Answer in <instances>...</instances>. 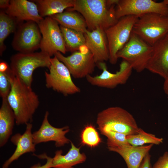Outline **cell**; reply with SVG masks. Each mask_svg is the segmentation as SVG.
I'll return each mask as SVG.
<instances>
[{"mask_svg": "<svg viewBox=\"0 0 168 168\" xmlns=\"http://www.w3.org/2000/svg\"><path fill=\"white\" fill-rule=\"evenodd\" d=\"M7 100L14 113L17 125L32 122L40 101L38 96L33 91L31 87L14 77Z\"/></svg>", "mask_w": 168, "mask_h": 168, "instance_id": "1", "label": "cell"}, {"mask_svg": "<svg viewBox=\"0 0 168 168\" xmlns=\"http://www.w3.org/2000/svg\"><path fill=\"white\" fill-rule=\"evenodd\" d=\"M116 6L108 7L105 0H74L73 7L67 10L81 13L88 30L98 28L105 30L118 21L115 16Z\"/></svg>", "mask_w": 168, "mask_h": 168, "instance_id": "2", "label": "cell"}, {"mask_svg": "<svg viewBox=\"0 0 168 168\" xmlns=\"http://www.w3.org/2000/svg\"><path fill=\"white\" fill-rule=\"evenodd\" d=\"M96 123L101 133L113 131L128 135L137 134L141 129L132 115L119 106L109 107L100 112Z\"/></svg>", "mask_w": 168, "mask_h": 168, "instance_id": "3", "label": "cell"}, {"mask_svg": "<svg viewBox=\"0 0 168 168\" xmlns=\"http://www.w3.org/2000/svg\"><path fill=\"white\" fill-rule=\"evenodd\" d=\"M50 57L42 51L18 53L10 58V67L14 76L26 85L31 87L34 70L40 67L49 69Z\"/></svg>", "mask_w": 168, "mask_h": 168, "instance_id": "4", "label": "cell"}, {"mask_svg": "<svg viewBox=\"0 0 168 168\" xmlns=\"http://www.w3.org/2000/svg\"><path fill=\"white\" fill-rule=\"evenodd\" d=\"M153 50V46L132 32L129 40L117 56L127 62L133 69L140 72L147 69Z\"/></svg>", "mask_w": 168, "mask_h": 168, "instance_id": "5", "label": "cell"}, {"mask_svg": "<svg viewBox=\"0 0 168 168\" xmlns=\"http://www.w3.org/2000/svg\"><path fill=\"white\" fill-rule=\"evenodd\" d=\"M132 32L153 46L168 33V16L150 13L138 17Z\"/></svg>", "mask_w": 168, "mask_h": 168, "instance_id": "6", "label": "cell"}, {"mask_svg": "<svg viewBox=\"0 0 168 168\" xmlns=\"http://www.w3.org/2000/svg\"><path fill=\"white\" fill-rule=\"evenodd\" d=\"M138 18L132 15L124 16L105 30L109 46V61L111 64L117 63L118 58L117 54L129 40Z\"/></svg>", "mask_w": 168, "mask_h": 168, "instance_id": "7", "label": "cell"}, {"mask_svg": "<svg viewBox=\"0 0 168 168\" xmlns=\"http://www.w3.org/2000/svg\"><path fill=\"white\" fill-rule=\"evenodd\" d=\"M49 72H45L46 87L66 96L79 92L80 89L73 82L67 67L54 56L50 59Z\"/></svg>", "mask_w": 168, "mask_h": 168, "instance_id": "8", "label": "cell"}, {"mask_svg": "<svg viewBox=\"0 0 168 168\" xmlns=\"http://www.w3.org/2000/svg\"><path fill=\"white\" fill-rule=\"evenodd\" d=\"M38 24L42 37L41 51L50 57L58 52L65 54V43L58 22L51 16H47Z\"/></svg>", "mask_w": 168, "mask_h": 168, "instance_id": "9", "label": "cell"}, {"mask_svg": "<svg viewBox=\"0 0 168 168\" xmlns=\"http://www.w3.org/2000/svg\"><path fill=\"white\" fill-rule=\"evenodd\" d=\"M14 34L12 45L19 53L34 52L40 48L42 37L36 22L28 21L21 23Z\"/></svg>", "mask_w": 168, "mask_h": 168, "instance_id": "10", "label": "cell"}, {"mask_svg": "<svg viewBox=\"0 0 168 168\" xmlns=\"http://www.w3.org/2000/svg\"><path fill=\"white\" fill-rule=\"evenodd\" d=\"M150 13L168 16V6L163 1L157 2L152 0H119L115 7V16L118 20L127 16L138 17Z\"/></svg>", "mask_w": 168, "mask_h": 168, "instance_id": "11", "label": "cell"}, {"mask_svg": "<svg viewBox=\"0 0 168 168\" xmlns=\"http://www.w3.org/2000/svg\"><path fill=\"white\" fill-rule=\"evenodd\" d=\"M54 56L65 64L71 76L76 78L91 75L96 64L92 54L86 47L68 56H63L59 52H56Z\"/></svg>", "mask_w": 168, "mask_h": 168, "instance_id": "12", "label": "cell"}, {"mask_svg": "<svg viewBox=\"0 0 168 168\" xmlns=\"http://www.w3.org/2000/svg\"><path fill=\"white\" fill-rule=\"evenodd\" d=\"M97 66L102 71V73L95 76L89 75L87 82L92 85L99 87L113 89L119 85L126 83L133 70L128 63L123 60L119 65V70L115 73L109 71L105 62L98 63Z\"/></svg>", "mask_w": 168, "mask_h": 168, "instance_id": "13", "label": "cell"}, {"mask_svg": "<svg viewBox=\"0 0 168 168\" xmlns=\"http://www.w3.org/2000/svg\"><path fill=\"white\" fill-rule=\"evenodd\" d=\"M49 112L46 111L42 124L39 129L32 133L34 143L37 144L49 141L55 142L56 147H61L71 142L65 136L69 131V127L55 128L49 123L48 118Z\"/></svg>", "mask_w": 168, "mask_h": 168, "instance_id": "14", "label": "cell"}, {"mask_svg": "<svg viewBox=\"0 0 168 168\" xmlns=\"http://www.w3.org/2000/svg\"><path fill=\"white\" fill-rule=\"evenodd\" d=\"M84 35L86 46L92 54L96 63L109 60V46L105 30L99 28L92 31L87 30Z\"/></svg>", "mask_w": 168, "mask_h": 168, "instance_id": "15", "label": "cell"}, {"mask_svg": "<svg viewBox=\"0 0 168 168\" xmlns=\"http://www.w3.org/2000/svg\"><path fill=\"white\" fill-rule=\"evenodd\" d=\"M153 47L152 55L147 69L164 79L168 73V33Z\"/></svg>", "mask_w": 168, "mask_h": 168, "instance_id": "16", "label": "cell"}, {"mask_svg": "<svg viewBox=\"0 0 168 168\" xmlns=\"http://www.w3.org/2000/svg\"><path fill=\"white\" fill-rule=\"evenodd\" d=\"M5 12L19 23L24 21H33L38 24L44 18L40 15L36 4L27 0H11Z\"/></svg>", "mask_w": 168, "mask_h": 168, "instance_id": "17", "label": "cell"}, {"mask_svg": "<svg viewBox=\"0 0 168 168\" xmlns=\"http://www.w3.org/2000/svg\"><path fill=\"white\" fill-rule=\"evenodd\" d=\"M26 125V130L23 134L17 133L11 137V141L16 147L12 155L3 163L2 168H8L13 161L17 160L23 154L35 151L36 145L33 142L31 131L32 124L28 123Z\"/></svg>", "mask_w": 168, "mask_h": 168, "instance_id": "18", "label": "cell"}, {"mask_svg": "<svg viewBox=\"0 0 168 168\" xmlns=\"http://www.w3.org/2000/svg\"><path fill=\"white\" fill-rule=\"evenodd\" d=\"M153 145L150 144L138 146H112L108 148L110 151L119 154L125 161L128 168H139Z\"/></svg>", "mask_w": 168, "mask_h": 168, "instance_id": "19", "label": "cell"}, {"mask_svg": "<svg viewBox=\"0 0 168 168\" xmlns=\"http://www.w3.org/2000/svg\"><path fill=\"white\" fill-rule=\"evenodd\" d=\"M0 108V147L4 146L12 133L15 117L7 98H2Z\"/></svg>", "mask_w": 168, "mask_h": 168, "instance_id": "20", "label": "cell"}, {"mask_svg": "<svg viewBox=\"0 0 168 168\" xmlns=\"http://www.w3.org/2000/svg\"><path fill=\"white\" fill-rule=\"evenodd\" d=\"M71 147L67 153L63 155L62 150H58L53 158V168H74L75 165L85 161L86 156L80 151V148L76 147L71 142Z\"/></svg>", "mask_w": 168, "mask_h": 168, "instance_id": "21", "label": "cell"}, {"mask_svg": "<svg viewBox=\"0 0 168 168\" xmlns=\"http://www.w3.org/2000/svg\"><path fill=\"white\" fill-rule=\"evenodd\" d=\"M50 16L60 26L84 34L87 30L86 24L83 17L74 11L66 10Z\"/></svg>", "mask_w": 168, "mask_h": 168, "instance_id": "22", "label": "cell"}, {"mask_svg": "<svg viewBox=\"0 0 168 168\" xmlns=\"http://www.w3.org/2000/svg\"><path fill=\"white\" fill-rule=\"evenodd\" d=\"M40 16L44 17L62 13L73 7L74 0H35Z\"/></svg>", "mask_w": 168, "mask_h": 168, "instance_id": "23", "label": "cell"}, {"mask_svg": "<svg viewBox=\"0 0 168 168\" xmlns=\"http://www.w3.org/2000/svg\"><path fill=\"white\" fill-rule=\"evenodd\" d=\"M67 51L75 52L86 47V40L82 32L60 26Z\"/></svg>", "mask_w": 168, "mask_h": 168, "instance_id": "24", "label": "cell"}, {"mask_svg": "<svg viewBox=\"0 0 168 168\" xmlns=\"http://www.w3.org/2000/svg\"><path fill=\"white\" fill-rule=\"evenodd\" d=\"M20 24L14 18L5 11L0 12V54L2 56L6 48L4 43L5 39L11 33H15Z\"/></svg>", "mask_w": 168, "mask_h": 168, "instance_id": "25", "label": "cell"}, {"mask_svg": "<svg viewBox=\"0 0 168 168\" xmlns=\"http://www.w3.org/2000/svg\"><path fill=\"white\" fill-rule=\"evenodd\" d=\"M126 138L128 143L133 146H142L146 143L158 145L163 142L162 138L157 137L154 134L146 132L141 128L138 133L127 135Z\"/></svg>", "mask_w": 168, "mask_h": 168, "instance_id": "26", "label": "cell"}, {"mask_svg": "<svg viewBox=\"0 0 168 168\" xmlns=\"http://www.w3.org/2000/svg\"><path fill=\"white\" fill-rule=\"evenodd\" d=\"M82 143L91 147L97 146L101 139L95 127L91 125L86 126L81 134Z\"/></svg>", "mask_w": 168, "mask_h": 168, "instance_id": "27", "label": "cell"}, {"mask_svg": "<svg viewBox=\"0 0 168 168\" xmlns=\"http://www.w3.org/2000/svg\"><path fill=\"white\" fill-rule=\"evenodd\" d=\"M15 77L10 68L0 72V95L2 98H7L11 89L12 80Z\"/></svg>", "mask_w": 168, "mask_h": 168, "instance_id": "28", "label": "cell"}, {"mask_svg": "<svg viewBox=\"0 0 168 168\" xmlns=\"http://www.w3.org/2000/svg\"><path fill=\"white\" fill-rule=\"evenodd\" d=\"M107 138L108 147L112 146H128L131 145L128 142L127 135L124 134L113 131H109L101 133Z\"/></svg>", "mask_w": 168, "mask_h": 168, "instance_id": "29", "label": "cell"}, {"mask_svg": "<svg viewBox=\"0 0 168 168\" xmlns=\"http://www.w3.org/2000/svg\"><path fill=\"white\" fill-rule=\"evenodd\" d=\"M39 159H45L47 160L46 162L44 165H42L38 163L32 166L30 168H53V158L48 156L47 154L44 153L39 155L33 154Z\"/></svg>", "mask_w": 168, "mask_h": 168, "instance_id": "30", "label": "cell"}, {"mask_svg": "<svg viewBox=\"0 0 168 168\" xmlns=\"http://www.w3.org/2000/svg\"><path fill=\"white\" fill-rule=\"evenodd\" d=\"M152 168H168V152H166L155 163Z\"/></svg>", "mask_w": 168, "mask_h": 168, "instance_id": "31", "label": "cell"}, {"mask_svg": "<svg viewBox=\"0 0 168 168\" xmlns=\"http://www.w3.org/2000/svg\"><path fill=\"white\" fill-rule=\"evenodd\" d=\"M151 156L148 153L143 159L139 168H152L151 165Z\"/></svg>", "mask_w": 168, "mask_h": 168, "instance_id": "32", "label": "cell"}, {"mask_svg": "<svg viewBox=\"0 0 168 168\" xmlns=\"http://www.w3.org/2000/svg\"><path fill=\"white\" fill-rule=\"evenodd\" d=\"M10 66L7 63L4 61H1L0 63V72H4L7 71Z\"/></svg>", "mask_w": 168, "mask_h": 168, "instance_id": "33", "label": "cell"}, {"mask_svg": "<svg viewBox=\"0 0 168 168\" xmlns=\"http://www.w3.org/2000/svg\"><path fill=\"white\" fill-rule=\"evenodd\" d=\"M9 0H0V7L2 9H7L9 6L10 4Z\"/></svg>", "mask_w": 168, "mask_h": 168, "instance_id": "34", "label": "cell"}, {"mask_svg": "<svg viewBox=\"0 0 168 168\" xmlns=\"http://www.w3.org/2000/svg\"><path fill=\"white\" fill-rule=\"evenodd\" d=\"M163 89L165 94L168 95V73L166 77L164 79Z\"/></svg>", "mask_w": 168, "mask_h": 168, "instance_id": "35", "label": "cell"}, {"mask_svg": "<svg viewBox=\"0 0 168 168\" xmlns=\"http://www.w3.org/2000/svg\"><path fill=\"white\" fill-rule=\"evenodd\" d=\"M163 1L168 6V0H164Z\"/></svg>", "mask_w": 168, "mask_h": 168, "instance_id": "36", "label": "cell"}]
</instances>
